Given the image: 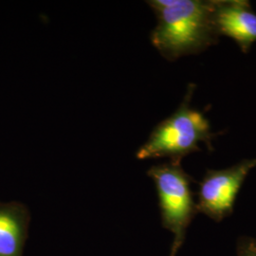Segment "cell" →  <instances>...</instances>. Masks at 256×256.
Returning a JSON list of instances; mask_svg holds the SVG:
<instances>
[{"label":"cell","mask_w":256,"mask_h":256,"mask_svg":"<svg viewBox=\"0 0 256 256\" xmlns=\"http://www.w3.org/2000/svg\"><path fill=\"white\" fill-rule=\"evenodd\" d=\"M147 3L158 18L151 42L170 61L205 48L218 34L214 16L218 1L152 0Z\"/></svg>","instance_id":"1"},{"label":"cell","mask_w":256,"mask_h":256,"mask_svg":"<svg viewBox=\"0 0 256 256\" xmlns=\"http://www.w3.org/2000/svg\"><path fill=\"white\" fill-rule=\"evenodd\" d=\"M186 96L172 116L158 124L146 142L138 148V160L169 158L180 164L183 156L198 151L200 142H209L210 124L200 111L191 108Z\"/></svg>","instance_id":"2"},{"label":"cell","mask_w":256,"mask_h":256,"mask_svg":"<svg viewBox=\"0 0 256 256\" xmlns=\"http://www.w3.org/2000/svg\"><path fill=\"white\" fill-rule=\"evenodd\" d=\"M147 174L155 182L162 223L173 234L169 256H176L182 248L188 227L198 212L191 190V178L180 164L152 166Z\"/></svg>","instance_id":"3"},{"label":"cell","mask_w":256,"mask_h":256,"mask_svg":"<svg viewBox=\"0 0 256 256\" xmlns=\"http://www.w3.org/2000/svg\"><path fill=\"white\" fill-rule=\"evenodd\" d=\"M256 160H245L223 170H209L200 184L196 210L220 222L234 210L238 192Z\"/></svg>","instance_id":"4"},{"label":"cell","mask_w":256,"mask_h":256,"mask_svg":"<svg viewBox=\"0 0 256 256\" xmlns=\"http://www.w3.org/2000/svg\"><path fill=\"white\" fill-rule=\"evenodd\" d=\"M214 22L218 34L234 39L244 52L256 41V14L247 2L218 1Z\"/></svg>","instance_id":"5"},{"label":"cell","mask_w":256,"mask_h":256,"mask_svg":"<svg viewBox=\"0 0 256 256\" xmlns=\"http://www.w3.org/2000/svg\"><path fill=\"white\" fill-rule=\"evenodd\" d=\"M30 212L19 202H0V256H23Z\"/></svg>","instance_id":"6"},{"label":"cell","mask_w":256,"mask_h":256,"mask_svg":"<svg viewBox=\"0 0 256 256\" xmlns=\"http://www.w3.org/2000/svg\"><path fill=\"white\" fill-rule=\"evenodd\" d=\"M238 256H256V238L242 236L238 241Z\"/></svg>","instance_id":"7"}]
</instances>
